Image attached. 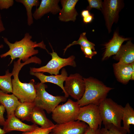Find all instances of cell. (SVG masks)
Listing matches in <instances>:
<instances>
[{"instance_id": "1", "label": "cell", "mask_w": 134, "mask_h": 134, "mask_svg": "<svg viewBox=\"0 0 134 134\" xmlns=\"http://www.w3.org/2000/svg\"><path fill=\"white\" fill-rule=\"evenodd\" d=\"M32 38V36L29 33H26L21 40L12 43L8 41L7 38L3 37L4 42L8 46L9 49L6 53L0 55V57L2 58L10 56L11 64L16 58H19L23 62L26 61L30 57L38 53V50L35 49L36 47L45 50L49 53L43 41L37 43L36 41H33L31 40Z\"/></svg>"}, {"instance_id": "2", "label": "cell", "mask_w": 134, "mask_h": 134, "mask_svg": "<svg viewBox=\"0 0 134 134\" xmlns=\"http://www.w3.org/2000/svg\"><path fill=\"white\" fill-rule=\"evenodd\" d=\"M21 60L18 59L14 62L13 67L11 72L13 78L12 80V94L22 102H34L36 95L34 80L32 79L29 83L22 82L18 78L19 72L25 65L31 63L28 60L24 63H21Z\"/></svg>"}, {"instance_id": "3", "label": "cell", "mask_w": 134, "mask_h": 134, "mask_svg": "<svg viewBox=\"0 0 134 134\" xmlns=\"http://www.w3.org/2000/svg\"><path fill=\"white\" fill-rule=\"evenodd\" d=\"M83 78L85 84V92L82 98L77 101L80 107L90 104L98 106L113 89L92 77Z\"/></svg>"}, {"instance_id": "4", "label": "cell", "mask_w": 134, "mask_h": 134, "mask_svg": "<svg viewBox=\"0 0 134 134\" xmlns=\"http://www.w3.org/2000/svg\"><path fill=\"white\" fill-rule=\"evenodd\" d=\"M104 126L112 124L120 127L124 107L110 98H106L98 105Z\"/></svg>"}, {"instance_id": "5", "label": "cell", "mask_w": 134, "mask_h": 134, "mask_svg": "<svg viewBox=\"0 0 134 134\" xmlns=\"http://www.w3.org/2000/svg\"><path fill=\"white\" fill-rule=\"evenodd\" d=\"M35 87L36 95L34 101L35 106L45 110L48 114L52 113L60 102L67 100L65 96H54L49 93L46 90L47 86L44 83L38 82Z\"/></svg>"}, {"instance_id": "6", "label": "cell", "mask_w": 134, "mask_h": 134, "mask_svg": "<svg viewBox=\"0 0 134 134\" xmlns=\"http://www.w3.org/2000/svg\"><path fill=\"white\" fill-rule=\"evenodd\" d=\"M77 102L68 99L65 103L58 105L52 113V118L57 124L76 120L80 108Z\"/></svg>"}, {"instance_id": "7", "label": "cell", "mask_w": 134, "mask_h": 134, "mask_svg": "<svg viewBox=\"0 0 134 134\" xmlns=\"http://www.w3.org/2000/svg\"><path fill=\"white\" fill-rule=\"evenodd\" d=\"M49 43L51 47L52 52L49 53L52 58L45 66L39 68L31 67L30 72H47L51 75L58 74L60 70L63 67L69 66L73 67L76 66L75 61V57L72 55L68 58H63L60 57L57 53L55 52L50 43Z\"/></svg>"}, {"instance_id": "8", "label": "cell", "mask_w": 134, "mask_h": 134, "mask_svg": "<svg viewBox=\"0 0 134 134\" xmlns=\"http://www.w3.org/2000/svg\"><path fill=\"white\" fill-rule=\"evenodd\" d=\"M124 5L123 0H104L102 1L101 11L103 14L105 26L109 34L112 31L114 23L117 22L119 13Z\"/></svg>"}, {"instance_id": "9", "label": "cell", "mask_w": 134, "mask_h": 134, "mask_svg": "<svg viewBox=\"0 0 134 134\" xmlns=\"http://www.w3.org/2000/svg\"><path fill=\"white\" fill-rule=\"evenodd\" d=\"M76 120L87 124L94 130L100 128L102 121L98 106L90 104L80 107Z\"/></svg>"}, {"instance_id": "10", "label": "cell", "mask_w": 134, "mask_h": 134, "mask_svg": "<svg viewBox=\"0 0 134 134\" xmlns=\"http://www.w3.org/2000/svg\"><path fill=\"white\" fill-rule=\"evenodd\" d=\"M83 78L79 73L71 74L65 81L64 89L69 96L77 101L82 97L85 89V84Z\"/></svg>"}, {"instance_id": "11", "label": "cell", "mask_w": 134, "mask_h": 134, "mask_svg": "<svg viewBox=\"0 0 134 134\" xmlns=\"http://www.w3.org/2000/svg\"><path fill=\"white\" fill-rule=\"evenodd\" d=\"M89 127L85 123L76 120L57 124L52 132L55 134H83Z\"/></svg>"}, {"instance_id": "12", "label": "cell", "mask_w": 134, "mask_h": 134, "mask_svg": "<svg viewBox=\"0 0 134 134\" xmlns=\"http://www.w3.org/2000/svg\"><path fill=\"white\" fill-rule=\"evenodd\" d=\"M114 72L117 80L126 84L134 79V62L126 64L118 62L113 65Z\"/></svg>"}, {"instance_id": "13", "label": "cell", "mask_w": 134, "mask_h": 134, "mask_svg": "<svg viewBox=\"0 0 134 134\" xmlns=\"http://www.w3.org/2000/svg\"><path fill=\"white\" fill-rule=\"evenodd\" d=\"M78 0H60L62 8L59 12L58 18L61 21L74 22L78 14L75 7Z\"/></svg>"}, {"instance_id": "14", "label": "cell", "mask_w": 134, "mask_h": 134, "mask_svg": "<svg viewBox=\"0 0 134 134\" xmlns=\"http://www.w3.org/2000/svg\"><path fill=\"white\" fill-rule=\"evenodd\" d=\"M30 74L37 78L40 80L41 83L50 82L58 85L62 90L65 94L64 96L66 98L69 97L64 89L63 85L64 81L68 77L67 72L64 68H62L61 74L59 75L47 76L42 72H30Z\"/></svg>"}, {"instance_id": "15", "label": "cell", "mask_w": 134, "mask_h": 134, "mask_svg": "<svg viewBox=\"0 0 134 134\" xmlns=\"http://www.w3.org/2000/svg\"><path fill=\"white\" fill-rule=\"evenodd\" d=\"M59 0H42L39 7L33 14L34 19H40L44 15L50 13L55 15L59 13L61 9L58 5Z\"/></svg>"}, {"instance_id": "16", "label": "cell", "mask_w": 134, "mask_h": 134, "mask_svg": "<svg viewBox=\"0 0 134 134\" xmlns=\"http://www.w3.org/2000/svg\"><path fill=\"white\" fill-rule=\"evenodd\" d=\"M3 126V129L6 133L13 131L26 132L33 130L38 127L35 124L30 125L22 122L14 114L7 117Z\"/></svg>"}, {"instance_id": "17", "label": "cell", "mask_w": 134, "mask_h": 134, "mask_svg": "<svg viewBox=\"0 0 134 134\" xmlns=\"http://www.w3.org/2000/svg\"><path fill=\"white\" fill-rule=\"evenodd\" d=\"M131 40L128 38H124L119 35L117 31H115L112 39L104 44L105 50L102 60H104L111 56L115 55L125 41Z\"/></svg>"}, {"instance_id": "18", "label": "cell", "mask_w": 134, "mask_h": 134, "mask_svg": "<svg viewBox=\"0 0 134 134\" xmlns=\"http://www.w3.org/2000/svg\"><path fill=\"white\" fill-rule=\"evenodd\" d=\"M113 59L124 64H130L134 62V45L131 40L122 45Z\"/></svg>"}, {"instance_id": "19", "label": "cell", "mask_w": 134, "mask_h": 134, "mask_svg": "<svg viewBox=\"0 0 134 134\" xmlns=\"http://www.w3.org/2000/svg\"><path fill=\"white\" fill-rule=\"evenodd\" d=\"M21 102L13 94H9L0 90V103L5 107L7 117L14 114L15 110Z\"/></svg>"}, {"instance_id": "20", "label": "cell", "mask_w": 134, "mask_h": 134, "mask_svg": "<svg viewBox=\"0 0 134 134\" xmlns=\"http://www.w3.org/2000/svg\"><path fill=\"white\" fill-rule=\"evenodd\" d=\"M30 121L34 124L39 125L43 128H49L55 125L47 117L44 110L35 106L31 115Z\"/></svg>"}, {"instance_id": "21", "label": "cell", "mask_w": 134, "mask_h": 134, "mask_svg": "<svg viewBox=\"0 0 134 134\" xmlns=\"http://www.w3.org/2000/svg\"><path fill=\"white\" fill-rule=\"evenodd\" d=\"M35 106L34 102H21L16 107L14 114L17 118L22 121H30V116Z\"/></svg>"}, {"instance_id": "22", "label": "cell", "mask_w": 134, "mask_h": 134, "mask_svg": "<svg viewBox=\"0 0 134 134\" xmlns=\"http://www.w3.org/2000/svg\"><path fill=\"white\" fill-rule=\"evenodd\" d=\"M123 128L129 134L130 125H134V110L129 103L124 107L122 116Z\"/></svg>"}, {"instance_id": "23", "label": "cell", "mask_w": 134, "mask_h": 134, "mask_svg": "<svg viewBox=\"0 0 134 134\" xmlns=\"http://www.w3.org/2000/svg\"><path fill=\"white\" fill-rule=\"evenodd\" d=\"M18 2L22 4L26 8L27 17V24L30 26L34 22L33 14L32 12L33 6L37 7L40 4L38 0H16Z\"/></svg>"}, {"instance_id": "24", "label": "cell", "mask_w": 134, "mask_h": 134, "mask_svg": "<svg viewBox=\"0 0 134 134\" xmlns=\"http://www.w3.org/2000/svg\"><path fill=\"white\" fill-rule=\"evenodd\" d=\"M12 76L8 69L6 71L4 75L0 76V90L7 94L12 93Z\"/></svg>"}, {"instance_id": "25", "label": "cell", "mask_w": 134, "mask_h": 134, "mask_svg": "<svg viewBox=\"0 0 134 134\" xmlns=\"http://www.w3.org/2000/svg\"><path fill=\"white\" fill-rule=\"evenodd\" d=\"M86 32L83 33L81 34L80 35V37L77 40L74 41L71 43L67 45L64 49V55L66 52L68 48L72 45L76 44L80 45L81 47H90L92 50L94 51H95V44L88 40L86 37Z\"/></svg>"}, {"instance_id": "26", "label": "cell", "mask_w": 134, "mask_h": 134, "mask_svg": "<svg viewBox=\"0 0 134 134\" xmlns=\"http://www.w3.org/2000/svg\"><path fill=\"white\" fill-rule=\"evenodd\" d=\"M100 128L99 134H127L128 132L122 127H117L112 124L105 126Z\"/></svg>"}, {"instance_id": "27", "label": "cell", "mask_w": 134, "mask_h": 134, "mask_svg": "<svg viewBox=\"0 0 134 134\" xmlns=\"http://www.w3.org/2000/svg\"><path fill=\"white\" fill-rule=\"evenodd\" d=\"M56 125V124H55L53 126L47 128L38 127L33 130L23 132L21 134H49L52 132V129Z\"/></svg>"}, {"instance_id": "28", "label": "cell", "mask_w": 134, "mask_h": 134, "mask_svg": "<svg viewBox=\"0 0 134 134\" xmlns=\"http://www.w3.org/2000/svg\"><path fill=\"white\" fill-rule=\"evenodd\" d=\"M89 5L86 8L87 10L89 11L93 8H95L101 11L102 6V1L101 0H88Z\"/></svg>"}, {"instance_id": "29", "label": "cell", "mask_w": 134, "mask_h": 134, "mask_svg": "<svg viewBox=\"0 0 134 134\" xmlns=\"http://www.w3.org/2000/svg\"><path fill=\"white\" fill-rule=\"evenodd\" d=\"M80 48L86 58L92 59V57L97 53L96 51H93L92 50L90 47H81Z\"/></svg>"}, {"instance_id": "30", "label": "cell", "mask_w": 134, "mask_h": 134, "mask_svg": "<svg viewBox=\"0 0 134 134\" xmlns=\"http://www.w3.org/2000/svg\"><path fill=\"white\" fill-rule=\"evenodd\" d=\"M14 3L13 0H0V9H7L12 6Z\"/></svg>"}, {"instance_id": "31", "label": "cell", "mask_w": 134, "mask_h": 134, "mask_svg": "<svg viewBox=\"0 0 134 134\" xmlns=\"http://www.w3.org/2000/svg\"><path fill=\"white\" fill-rule=\"evenodd\" d=\"M5 110L4 107L0 105V125L3 126L5 121L3 114Z\"/></svg>"}, {"instance_id": "32", "label": "cell", "mask_w": 134, "mask_h": 134, "mask_svg": "<svg viewBox=\"0 0 134 134\" xmlns=\"http://www.w3.org/2000/svg\"><path fill=\"white\" fill-rule=\"evenodd\" d=\"M94 19V15L91 14L83 18V21L84 23L87 24L91 23Z\"/></svg>"}, {"instance_id": "33", "label": "cell", "mask_w": 134, "mask_h": 134, "mask_svg": "<svg viewBox=\"0 0 134 134\" xmlns=\"http://www.w3.org/2000/svg\"><path fill=\"white\" fill-rule=\"evenodd\" d=\"M100 128L94 130L89 127L83 134H99Z\"/></svg>"}, {"instance_id": "34", "label": "cell", "mask_w": 134, "mask_h": 134, "mask_svg": "<svg viewBox=\"0 0 134 134\" xmlns=\"http://www.w3.org/2000/svg\"><path fill=\"white\" fill-rule=\"evenodd\" d=\"M91 14L89 11L86 9L82 10L81 12V15L82 18L85 17Z\"/></svg>"}, {"instance_id": "35", "label": "cell", "mask_w": 134, "mask_h": 134, "mask_svg": "<svg viewBox=\"0 0 134 134\" xmlns=\"http://www.w3.org/2000/svg\"><path fill=\"white\" fill-rule=\"evenodd\" d=\"M5 29L2 20L1 15L0 13V33L4 31Z\"/></svg>"}, {"instance_id": "36", "label": "cell", "mask_w": 134, "mask_h": 134, "mask_svg": "<svg viewBox=\"0 0 134 134\" xmlns=\"http://www.w3.org/2000/svg\"><path fill=\"white\" fill-rule=\"evenodd\" d=\"M6 133L3 129H2L0 128V134H6Z\"/></svg>"}, {"instance_id": "37", "label": "cell", "mask_w": 134, "mask_h": 134, "mask_svg": "<svg viewBox=\"0 0 134 134\" xmlns=\"http://www.w3.org/2000/svg\"><path fill=\"white\" fill-rule=\"evenodd\" d=\"M4 46L2 44H0V49L1 48H2Z\"/></svg>"}, {"instance_id": "38", "label": "cell", "mask_w": 134, "mask_h": 134, "mask_svg": "<svg viewBox=\"0 0 134 134\" xmlns=\"http://www.w3.org/2000/svg\"><path fill=\"white\" fill-rule=\"evenodd\" d=\"M50 134H54V133H51Z\"/></svg>"}, {"instance_id": "39", "label": "cell", "mask_w": 134, "mask_h": 134, "mask_svg": "<svg viewBox=\"0 0 134 134\" xmlns=\"http://www.w3.org/2000/svg\"></svg>"}]
</instances>
